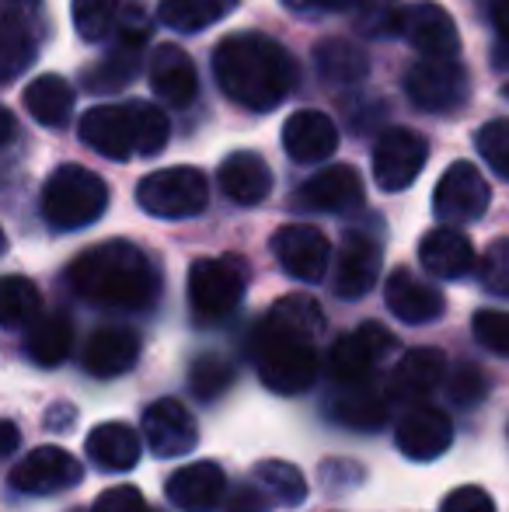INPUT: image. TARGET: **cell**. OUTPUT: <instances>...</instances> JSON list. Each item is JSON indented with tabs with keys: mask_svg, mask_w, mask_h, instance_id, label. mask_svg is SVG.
Returning <instances> with one entry per match:
<instances>
[{
	"mask_svg": "<svg viewBox=\"0 0 509 512\" xmlns=\"http://www.w3.org/2000/svg\"><path fill=\"white\" fill-rule=\"evenodd\" d=\"M213 77L220 91L241 108L272 112L293 95L300 67L290 49L262 32H234L213 49Z\"/></svg>",
	"mask_w": 509,
	"mask_h": 512,
	"instance_id": "obj_3",
	"label": "cell"
},
{
	"mask_svg": "<svg viewBox=\"0 0 509 512\" xmlns=\"http://www.w3.org/2000/svg\"><path fill=\"white\" fill-rule=\"evenodd\" d=\"M136 203L143 213L157 216V220H189V216L203 213L210 203V185L199 168L178 164V168L150 171L136 185Z\"/></svg>",
	"mask_w": 509,
	"mask_h": 512,
	"instance_id": "obj_5",
	"label": "cell"
},
{
	"mask_svg": "<svg viewBox=\"0 0 509 512\" xmlns=\"http://www.w3.org/2000/svg\"><path fill=\"white\" fill-rule=\"evenodd\" d=\"M46 35L42 25V0H0V77L11 84L28 63L39 56V42Z\"/></svg>",
	"mask_w": 509,
	"mask_h": 512,
	"instance_id": "obj_8",
	"label": "cell"
},
{
	"mask_svg": "<svg viewBox=\"0 0 509 512\" xmlns=\"http://www.w3.org/2000/svg\"><path fill=\"white\" fill-rule=\"evenodd\" d=\"M234 384V366L224 356H199L189 370V387L199 401H217Z\"/></svg>",
	"mask_w": 509,
	"mask_h": 512,
	"instance_id": "obj_40",
	"label": "cell"
},
{
	"mask_svg": "<svg viewBox=\"0 0 509 512\" xmlns=\"http://www.w3.org/2000/svg\"><path fill=\"white\" fill-rule=\"evenodd\" d=\"M224 512H269V499L258 485H245L224 502Z\"/></svg>",
	"mask_w": 509,
	"mask_h": 512,
	"instance_id": "obj_48",
	"label": "cell"
},
{
	"mask_svg": "<svg viewBox=\"0 0 509 512\" xmlns=\"http://www.w3.org/2000/svg\"><path fill=\"white\" fill-rule=\"evenodd\" d=\"M143 439H147V446L157 457H185L199 443L196 418L178 398H157L143 411Z\"/></svg>",
	"mask_w": 509,
	"mask_h": 512,
	"instance_id": "obj_16",
	"label": "cell"
},
{
	"mask_svg": "<svg viewBox=\"0 0 509 512\" xmlns=\"http://www.w3.org/2000/svg\"><path fill=\"white\" fill-rule=\"evenodd\" d=\"M164 495L182 512H217L227 495V474L213 460H196L168 478Z\"/></svg>",
	"mask_w": 509,
	"mask_h": 512,
	"instance_id": "obj_19",
	"label": "cell"
},
{
	"mask_svg": "<svg viewBox=\"0 0 509 512\" xmlns=\"http://www.w3.org/2000/svg\"><path fill=\"white\" fill-rule=\"evenodd\" d=\"M394 349V335L377 321H367L363 328L342 335L339 342L328 352V373H332L335 384L342 387H363L370 384L377 363L384 356H391Z\"/></svg>",
	"mask_w": 509,
	"mask_h": 512,
	"instance_id": "obj_9",
	"label": "cell"
},
{
	"mask_svg": "<svg viewBox=\"0 0 509 512\" xmlns=\"http://www.w3.org/2000/svg\"><path fill=\"white\" fill-rule=\"evenodd\" d=\"M440 512H496V502L485 488H475V485H461L443 499Z\"/></svg>",
	"mask_w": 509,
	"mask_h": 512,
	"instance_id": "obj_46",
	"label": "cell"
},
{
	"mask_svg": "<svg viewBox=\"0 0 509 512\" xmlns=\"http://www.w3.org/2000/svg\"><path fill=\"white\" fill-rule=\"evenodd\" d=\"M489 21L496 28L499 42L509 49V0H489Z\"/></svg>",
	"mask_w": 509,
	"mask_h": 512,
	"instance_id": "obj_50",
	"label": "cell"
},
{
	"mask_svg": "<svg viewBox=\"0 0 509 512\" xmlns=\"http://www.w3.org/2000/svg\"><path fill=\"white\" fill-rule=\"evenodd\" d=\"M84 450H88L91 464L109 474H126L140 464V436L123 422L95 425L88 432V439H84Z\"/></svg>",
	"mask_w": 509,
	"mask_h": 512,
	"instance_id": "obj_28",
	"label": "cell"
},
{
	"mask_svg": "<svg viewBox=\"0 0 509 512\" xmlns=\"http://www.w3.org/2000/svg\"><path fill=\"white\" fill-rule=\"evenodd\" d=\"M314 67H318L325 84H360L370 74V56L367 49H360L349 39H325L314 49Z\"/></svg>",
	"mask_w": 509,
	"mask_h": 512,
	"instance_id": "obj_30",
	"label": "cell"
},
{
	"mask_svg": "<svg viewBox=\"0 0 509 512\" xmlns=\"http://www.w3.org/2000/svg\"><path fill=\"white\" fill-rule=\"evenodd\" d=\"M447 377V356L440 349H412L394 366L391 394L401 405H415V401L429 398Z\"/></svg>",
	"mask_w": 509,
	"mask_h": 512,
	"instance_id": "obj_25",
	"label": "cell"
},
{
	"mask_svg": "<svg viewBox=\"0 0 509 512\" xmlns=\"http://www.w3.org/2000/svg\"><path fill=\"white\" fill-rule=\"evenodd\" d=\"M123 0H74V28L84 42H102L119 28Z\"/></svg>",
	"mask_w": 509,
	"mask_h": 512,
	"instance_id": "obj_37",
	"label": "cell"
},
{
	"mask_svg": "<svg viewBox=\"0 0 509 512\" xmlns=\"http://www.w3.org/2000/svg\"><path fill=\"white\" fill-rule=\"evenodd\" d=\"M429 161V143L408 126H391L374 143V182L384 192H405Z\"/></svg>",
	"mask_w": 509,
	"mask_h": 512,
	"instance_id": "obj_10",
	"label": "cell"
},
{
	"mask_svg": "<svg viewBox=\"0 0 509 512\" xmlns=\"http://www.w3.org/2000/svg\"><path fill=\"white\" fill-rule=\"evenodd\" d=\"M255 485L262 488L272 502L290 506V509L307 499L304 474H300L293 464H286V460H262V464L255 467Z\"/></svg>",
	"mask_w": 509,
	"mask_h": 512,
	"instance_id": "obj_35",
	"label": "cell"
},
{
	"mask_svg": "<svg viewBox=\"0 0 509 512\" xmlns=\"http://www.w3.org/2000/svg\"><path fill=\"white\" fill-rule=\"evenodd\" d=\"M241 0H161L157 18L161 25L175 28L182 35H196L210 28L213 21H224L231 11H238Z\"/></svg>",
	"mask_w": 509,
	"mask_h": 512,
	"instance_id": "obj_32",
	"label": "cell"
},
{
	"mask_svg": "<svg viewBox=\"0 0 509 512\" xmlns=\"http://www.w3.org/2000/svg\"><path fill=\"white\" fill-rule=\"evenodd\" d=\"M91 512H150V509H147V499L140 495V488L119 485V488H109V492L98 495V502Z\"/></svg>",
	"mask_w": 509,
	"mask_h": 512,
	"instance_id": "obj_47",
	"label": "cell"
},
{
	"mask_svg": "<svg viewBox=\"0 0 509 512\" xmlns=\"http://www.w3.org/2000/svg\"><path fill=\"white\" fill-rule=\"evenodd\" d=\"M84 478V464L63 446H35L7 474L18 495H56L70 492Z\"/></svg>",
	"mask_w": 509,
	"mask_h": 512,
	"instance_id": "obj_12",
	"label": "cell"
},
{
	"mask_svg": "<svg viewBox=\"0 0 509 512\" xmlns=\"http://www.w3.org/2000/svg\"><path fill=\"white\" fill-rule=\"evenodd\" d=\"M447 391L454 398V405L461 408L482 405L485 394H489V377H485L478 363H457V370H450L447 377Z\"/></svg>",
	"mask_w": 509,
	"mask_h": 512,
	"instance_id": "obj_42",
	"label": "cell"
},
{
	"mask_svg": "<svg viewBox=\"0 0 509 512\" xmlns=\"http://www.w3.org/2000/svg\"><path fill=\"white\" fill-rule=\"evenodd\" d=\"M136 70H140V49H129L116 42V49L109 56H102V60L84 70L81 81L84 91H91V95H112V91H123L133 81Z\"/></svg>",
	"mask_w": 509,
	"mask_h": 512,
	"instance_id": "obj_33",
	"label": "cell"
},
{
	"mask_svg": "<svg viewBox=\"0 0 509 512\" xmlns=\"http://www.w3.org/2000/svg\"><path fill=\"white\" fill-rule=\"evenodd\" d=\"M140 359V335L129 328H98L84 345V370L98 380L123 377Z\"/></svg>",
	"mask_w": 509,
	"mask_h": 512,
	"instance_id": "obj_26",
	"label": "cell"
},
{
	"mask_svg": "<svg viewBox=\"0 0 509 512\" xmlns=\"http://www.w3.org/2000/svg\"><path fill=\"white\" fill-rule=\"evenodd\" d=\"M21 102H25L28 115H32L39 126L63 129L70 122V112H74V88H70L63 77L42 74V77H35V81L25 88Z\"/></svg>",
	"mask_w": 509,
	"mask_h": 512,
	"instance_id": "obj_29",
	"label": "cell"
},
{
	"mask_svg": "<svg viewBox=\"0 0 509 512\" xmlns=\"http://www.w3.org/2000/svg\"><path fill=\"white\" fill-rule=\"evenodd\" d=\"M67 286L91 307L143 314L161 297V272L136 244L102 241L70 262Z\"/></svg>",
	"mask_w": 509,
	"mask_h": 512,
	"instance_id": "obj_2",
	"label": "cell"
},
{
	"mask_svg": "<svg viewBox=\"0 0 509 512\" xmlns=\"http://www.w3.org/2000/svg\"><path fill=\"white\" fill-rule=\"evenodd\" d=\"M384 300L391 307V314L405 324H429L443 314L447 300L436 286H429L426 279L412 276L408 269H394L391 279L384 286Z\"/></svg>",
	"mask_w": 509,
	"mask_h": 512,
	"instance_id": "obj_24",
	"label": "cell"
},
{
	"mask_svg": "<svg viewBox=\"0 0 509 512\" xmlns=\"http://www.w3.org/2000/svg\"><path fill=\"white\" fill-rule=\"evenodd\" d=\"M325 331V314L304 293L283 297L255 328L252 356L258 377L276 394H304L318 380L314 338Z\"/></svg>",
	"mask_w": 509,
	"mask_h": 512,
	"instance_id": "obj_1",
	"label": "cell"
},
{
	"mask_svg": "<svg viewBox=\"0 0 509 512\" xmlns=\"http://www.w3.org/2000/svg\"><path fill=\"white\" fill-rule=\"evenodd\" d=\"M39 290H35L32 279L25 276H7L0 286V317H4L7 328H32L39 321Z\"/></svg>",
	"mask_w": 509,
	"mask_h": 512,
	"instance_id": "obj_36",
	"label": "cell"
},
{
	"mask_svg": "<svg viewBox=\"0 0 509 512\" xmlns=\"http://www.w3.org/2000/svg\"><path fill=\"white\" fill-rule=\"evenodd\" d=\"M46 422H49V429H70V422H74V411H70V408H49Z\"/></svg>",
	"mask_w": 509,
	"mask_h": 512,
	"instance_id": "obj_51",
	"label": "cell"
},
{
	"mask_svg": "<svg viewBox=\"0 0 509 512\" xmlns=\"http://www.w3.org/2000/svg\"><path fill=\"white\" fill-rule=\"evenodd\" d=\"M272 251H276L279 265L290 279L297 283H321L332 262V244L311 223H286L272 237Z\"/></svg>",
	"mask_w": 509,
	"mask_h": 512,
	"instance_id": "obj_13",
	"label": "cell"
},
{
	"mask_svg": "<svg viewBox=\"0 0 509 512\" xmlns=\"http://www.w3.org/2000/svg\"><path fill=\"white\" fill-rule=\"evenodd\" d=\"M405 95L429 115L457 112L471 95L468 67L461 60H419L405 74Z\"/></svg>",
	"mask_w": 509,
	"mask_h": 512,
	"instance_id": "obj_7",
	"label": "cell"
},
{
	"mask_svg": "<svg viewBox=\"0 0 509 512\" xmlns=\"http://www.w3.org/2000/svg\"><path fill=\"white\" fill-rule=\"evenodd\" d=\"M150 88L171 108H189L199 95L196 63L189 60L182 46H157L150 56Z\"/></svg>",
	"mask_w": 509,
	"mask_h": 512,
	"instance_id": "obj_22",
	"label": "cell"
},
{
	"mask_svg": "<svg viewBox=\"0 0 509 512\" xmlns=\"http://www.w3.org/2000/svg\"><path fill=\"white\" fill-rule=\"evenodd\" d=\"M475 147L482 154V161L496 171L499 178L509 182V119H492L478 129Z\"/></svg>",
	"mask_w": 509,
	"mask_h": 512,
	"instance_id": "obj_41",
	"label": "cell"
},
{
	"mask_svg": "<svg viewBox=\"0 0 509 512\" xmlns=\"http://www.w3.org/2000/svg\"><path fill=\"white\" fill-rule=\"evenodd\" d=\"M405 39L412 49H419L422 60H457L461 32L454 18L433 0H415L405 11Z\"/></svg>",
	"mask_w": 509,
	"mask_h": 512,
	"instance_id": "obj_17",
	"label": "cell"
},
{
	"mask_svg": "<svg viewBox=\"0 0 509 512\" xmlns=\"http://www.w3.org/2000/svg\"><path fill=\"white\" fill-rule=\"evenodd\" d=\"M478 276H482V286L489 293L509 297V237H499V241L489 244L482 265H478Z\"/></svg>",
	"mask_w": 509,
	"mask_h": 512,
	"instance_id": "obj_43",
	"label": "cell"
},
{
	"mask_svg": "<svg viewBox=\"0 0 509 512\" xmlns=\"http://www.w3.org/2000/svg\"><path fill=\"white\" fill-rule=\"evenodd\" d=\"M77 129H81V140L88 143L95 154L109 157V161H126V157L136 154V133H133L129 102L88 108Z\"/></svg>",
	"mask_w": 509,
	"mask_h": 512,
	"instance_id": "obj_20",
	"label": "cell"
},
{
	"mask_svg": "<svg viewBox=\"0 0 509 512\" xmlns=\"http://www.w3.org/2000/svg\"><path fill=\"white\" fill-rule=\"evenodd\" d=\"M248 272L241 258H199L189 269V304L199 321H220L245 300Z\"/></svg>",
	"mask_w": 509,
	"mask_h": 512,
	"instance_id": "obj_6",
	"label": "cell"
},
{
	"mask_svg": "<svg viewBox=\"0 0 509 512\" xmlns=\"http://www.w3.org/2000/svg\"><path fill=\"white\" fill-rule=\"evenodd\" d=\"M405 11L408 4H401V0H363L356 11V28L370 39L405 35Z\"/></svg>",
	"mask_w": 509,
	"mask_h": 512,
	"instance_id": "obj_38",
	"label": "cell"
},
{
	"mask_svg": "<svg viewBox=\"0 0 509 512\" xmlns=\"http://www.w3.org/2000/svg\"><path fill=\"white\" fill-rule=\"evenodd\" d=\"M70 345H74V324L63 310L53 314H42L39 321L28 328V359L39 366H60L70 356Z\"/></svg>",
	"mask_w": 509,
	"mask_h": 512,
	"instance_id": "obj_31",
	"label": "cell"
},
{
	"mask_svg": "<svg viewBox=\"0 0 509 512\" xmlns=\"http://www.w3.org/2000/svg\"><path fill=\"white\" fill-rule=\"evenodd\" d=\"M489 203H492V189L471 161L450 164L433 192V213L443 220V227L482 220Z\"/></svg>",
	"mask_w": 509,
	"mask_h": 512,
	"instance_id": "obj_11",
	"label": "cell"
},
{
	"mask_svg": "<svg viewBox=\"0 0 509 512\" xmlns=\"http://www.w3.org/2000/svg\"><path fill=\"white\" fill-rule=\"evenodd\" d=\"M471 331L489 352L509 359V310H478Z\"/></svg>",
	"mask_w": 509,
	"mask_h": 512,
	"instance_id": "obj_44",
	"label": "cell"
},
{
	"mask_svg": "<svg viewBox=\"0 0 509 512\" xmlns=\"http://www.w3.org/2000/svg\"><path fill=\"white\" fill-rule=\"evenodd\" d=\"M129 112H133V133H136V154L154 157L168 147L171 136V122L168 115L150 102H129Z\"/></svg>",
	"mask_w": 509,
	"mask_h": 512,
	"instance_id": "obj_39",
	"label": "cell"
},
{
	"mask_svg": "<svg viewBox=\"0 0 509 512\" xmlns=\"http://www.w3.org/2000/svg\"><path fill=\"white\" fill-rule=\"evenodd\" d=\"M220 189L231 203L238 206H258L262 199H269L272 192V171L252 150H238V154L220 161Z\"/></svg>",
	"mask_w": 509,
	"mask_h": 512,
	"instance_id": "obj_27",
	"label": "cell"
},
{
	"mask_svg": "<svg viewBox=\"0 0 509 512\" xmlns=\"http://www.w3.org/2000/svg\"><path fill=\"white\" fill-rule=\"evenodd\" d=\"M332 415L339 418L342 425L360 432H377L387 418L384 398L377 391H370V384L363 387H342V394L335 398Z\"/></svg>",
	"mask_w": 509,
	"mask_h": 512,
	"instance_id": "obj_34",
	"label": "cell"
},
{
	"mask_svg": "<svg viewBox=\"0 0 509 512\" xmlns=\"http://www.w3.org/2000/svg\"><path fill=\"white\" fill-rule=\"evenodd\" d=\"M290 11H300V14H307V11H318V14H335V11H360V4L363 0H283Z\"/></svg>",
	"mask_w": 509,
	"mask_h": 512,
	"instance_id": "obj_49",
	"label": "cell"
},
{
	"mask_svg": "<svg viewBox=\"0 0 509 512\" xmlns=\"http://www.w3.org/2000/svg\"><path fill=\"white\" fill-rule=\"evenodd\" d=\"M293 206L307 213H353L363 206L360 171L353 164H328L293 192Z\"/></svg>",
	"mask_w": 509,
	"mask_h": 512,
	"instance_id": "obj_14",
	"label": "cell"
},
{
	"mask_svg": "<svg viewBox=\"0 0 509 512\" xmlns=\"http://www.w3.org/2000/svg\"><path fill=\"white\" fill-rule=\"evenodd\" d=\"M109 209V185L81 164H60L42 189V216L53 230H84Z\"/></svg>",
	"mask_w": 509,
	"mask_h": 512,
	"instance_id": "obj_4",
	"label": "cell"
},
{
	"mask_svg": "<svg viewBox=\"0 0 509 512\" xmlns=\"http://www.w3.org/2000/svg\"><path fill=\"white\" fill-rule=\"evenodd\" d=\"M394 443L408 460H436L454 443V425L440 408H408L394 425Z\"/></svg>",
	"mask_w": 509,
	"mask_h": 512,
	"instance_id": "obj_18",
	"label": "cell"
},
{
	"mask_svg": "<svg viewBox=\"0 0 509 512\" xmlns=\"http://www.w3.org/2000/svg\"><path fill=\"white\" fill-rule=\"evenodd\" d=\"M116 42L119 46H129V49H140V53L150 42V18H147V7H143L140 0H133V4L123 7L119 28H116Z\"/></svg>",
	"mask_w": 509,
	"mask_h": 512,
	"instance_id": "obj_45",
	"label": "cell"
},
{
	"mask_svg": "<svg viewBox=\"0 0 509 512\" xmlns=\"http://www.w3.org/2000/svg\"><path fill=\"white\" fill-rule=\"evenodd\" d=\"M14 450H18V425L4 422V446H0V453H4V457H11Z\"/></svg>",
	"mask_w": 509,
	"mask_h": 512,
	"instance_id": "obj_52",
	"label": "cell"
},
{
	"mask_svg": "<svg viewBox=\"0 0 509 512\" xmlns=\"http://www.w3.org/2000/svg\"><path fill=\"white\" fill-rule=\"evenodd\" d=\"M283 150L297 164L328 161L339 150V129L318 108H300L283 122Z\"/></svg>",
	"mask_w": 509,
	"mask_h": 512,
	"instance_id": "obj_21",
	"label": "cell"
},
{
	"mask_svg": "<svg viewBox=\"0 0 509 512\" xmlns=\"http://www.w3.org/2000/svg\"><path fill=\"white\" fill-rule=\"evenodd\" d=\"M419 262L436 279H464L482 265L471 241L457 227H433L429 234H422Z\"/></svg>",
	"mask_w": 509,
	"mask_h": 512,
	"instance_id": "obj_23",
	"label": "cell"
},
{
	"mask_svg": "<svg viewBox=\"0 0 509 512\" xmlns=\"http://www.w3.org/2000/svg\"><path fill=\"white\" fill-rule=\"evenodd\" d=\"M503 95H506V98H509V84H506V88H503Z\"/></svg>",
	"mask_w": 509,
	"mask_h": 512,
	"instance_id": "obj_53",
	"label": "cell"
},
{
	"mask_svg": "<svg viewBox=\"0 0 509 512\" xmlns=\"http://www.w3.org/2000/svg\"><path fill=\"white\" fill-rule=\"evenodd\" d=\"M384 248L367 230H349L335 255V293L342 300H360L377 286Z\"/></svg>",
	"mask_w": 509,
	"mask_h": 512,
	"instance_id": "obj_15",
	"label": "cell"
}]
</instances>
